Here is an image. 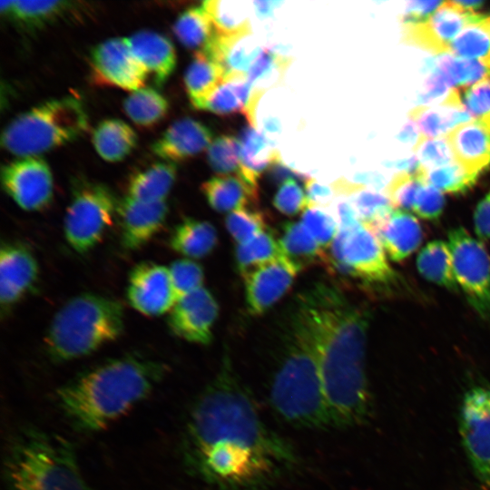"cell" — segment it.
<instances>
[{
  "label": "cell",
  "mask_w": 490,
  "mask_h": 490,
  "mask_svg": "<svg viewBox=\"0 0 490 490\" xmlns=\"http://www.w3.org/2000/svg\"><path fill=\"white\" fill-rule=\"evenodd\" d=\"M168 270L177 300L202 288L204 274L198 262L191 259L177 260Z\"/></svg>",
  "instance_id": "obj_47"
},
{
  "label": "cell",
  "mask_w": 490,
  "mask_h": 490,
  "mask_svg": "<svg viewBox=\"0 0 490 490\" xmlns=\"http://www.w3.org/2000/svg\"><path fill=\"white\" fill-rule=\"evenodd\" d=\"M173 34L186 48L202 51L212 40L215 30L211 19L203 6H191L176 19Z\"/></svg>",
  "instance_id": "obj_35"
},
{
  "label": "cell",
  "mask_w": 490,
  "mask_h": 490,
  "mask_svg": "<svg viewBox=\"0 0 490 490\" xmlns=\"http://www.w3.org/2000/svg\"><path fill=\"white\" fill-rule=\"evenodd\" d=\"M123 327V307L119 300L82 293L54 314L45 336L46 350L56 362L80 358L116 340Z\"/></svg>",
  "instance_id": "obj_6"
},
{
  "label": "cell",
  "mask_w": 490,
  "mask_h": 490,
  "mask_svg": "<svg viewBox=\"0 0 490 490\" xmlns=\"http://www.w3.org/2000/svg\"><path fill=\"white\" fill-rule=\"evenodd\" d=\"M65 1H3V15L27 27H38L58 17L69 8Z\"/></svg>",
  "instance_id": "obj_38"
},
{
  "label": "cell",
  "mask_w": 490,
  "mask_h": 490,
  "mask_svg": "<svg viewBox=\"0 0 490 490\" xmlns=\"http://www.w3.org/2000/svg\"><path fill=\"white\" fill-rule=\"evenodd\" d=\"M269 173L271 181L281 184L290 179L300 180L303 181L304 183L309 179V177L305 174L296 172L285 165L280 158L270 167Z\"/></svg>",
  "instance_id": "obj_57"
},
{
  "label": "cell",
  "mask_w": 490,
  "mask_h": 490,
  "mask_svg": "<svg viewBox=\"0 0 490 490\" xmlns=\"http://www.w3.org/2000/svg\"><path fill=\"white\" fill-rule=\"evenodd\" d=\"M477 176L467 172L456 162L445 166L425 171L426 181L442 192L459 194L470 190Z\"/></svg>",
  "instance_id": "obj_44"
},
{
  "label": "cell",
  "mask_w": 490,
  "mask_h": 490,
  "mask_svg": "<svg viewBox=\"0 0 490 490\" xmlns=\"http://www.w3.org/2000/svg\"><path fill=\"white\" fill-rule=\"evenodd\" d=\"M213 138L202 122L181 118L172 122L152 145V152L165 162H174L192 157L208 149Z\"/></svg>",
  "instance_id": "obj_20"
},
{
  "label": "cell",
  "mask_w": 490,
  "mask_h": 490,
  "mask_svg": "<svg viewBox=\"0 0 490 490\" xmlns=\"http://www.w3.org/2000/svg\"><path fill=\"white\" fill-rule=\"evenodd\" d=\"M87 129L88 116L82 102L64 96L15 117L2 132L1 145L20 158L38 157L79 138Z\"/></svg>",
  "instance_id": "obj_7"
},
{
  "label": "cell",
  "mask_w": 490,
  "mask_h": 490,
  "mask_svg": "<svg viewBox=\"0 0 490 490\" xmlns=\"http://www.w3.org/2000/svg\"><path fill=\"white\" fill-rule=\"evenodd\" d=\"M270 402L276 414L291 426L332 427L317 357L295 314L287 349L270 386Z\"/></svg>",
  "instance_id": "obj_5"
},
{
  "label": "cell",
  "mask_w": 490,
  "mask_h": 490,
  "mask_svg": "<svg viewBox=\"0 0 490 490\" xmlns=\"http://www.w3.org/2000/svg\"><path fill=\"white\" fill-rule=\"evenodd\" d=\"M167 213L165 201L145 202L127 195L120 199L116 218L122 248L135 250L148 243L162 228Z\"/></svg>",
  "instance_id": "obj_19"
},
{
  "label": "cell",
  "mask_w": 490,
  "mask_h": 490,
  "mask_svg": "<svg viewBox=\"0 0 490 490\" xmlns=\"http://www.w3.org/2000/svg\"><path fill=\"white\" fill-rule=\"evenodd\" d=\"M461 442L473 473L490 490V386L474 385L463 395L458 414Z\"/></svg>",
  "instance_id": "obj_10"
},
{
  "label": "cell",
  "mask_w": 490,
  "mask_h": 490,
  "mask_svg": "<svg viewBox=\"0 0 490 490\" xmlns=\"http://www.w3.org/2000/svg\"><path fill=\"white\" fill-rule=\"evenodd\" d=\"M280 4L281 2L278 1H254L253 8L257 16L263 19L271 16L276 7Z\"/></svg>",
  "instance_id": "obj_59"
},
{
  "label": "cell",
  "mask_w": 490,
  "mask_h": 490,
  "mask_svg": "<svg viewBox=\"0 0 490 490\" xmlns=\"http://www.w3.org/2000/svg\"><path fill=\"white\" fill-rule=\"evenodd\" d=\"M459 91L462 103L471 118L490 130V79Z\"/></svg>",
  "instance_id": "obj_49"
},
{
  "label": "cell",
  "mask_w": 490,
  "mask_h": 490,
  "mask_svg": "<svg viewBox=\"0 0 490 490\" xmlns=\"http://www.w3.org/2000/svg\"><path fill=\"white\" fill-rule=\"evenodd\" d=\"M224 80V70L214 59L203 51L195 52L184 74L185 90L193 107L202 110Z\"/></svg>",
  "instance_id": "obj_28"
},
{
  "label": "cell",
  "mask_w": 490,
  "mask_h": 490,
  "mask_svg": "<svg viewBox=\"0 0 490 490\" xmlns=\"http://www.w3.org/2000/svg\"><path fill=\"white\" fill-rule=\"evenodd\" d=\"M447 54L466 59L490 58V15L466 26L452 41Z\"/></svg>",
  "instance_id": "obj_41"
},
{
  "label": "cell",
  "mask_w": 490,
  "mask_h": 490,
  "mask_svg": "<svg viewBox=\"0 0 490 490\" xmlns=\"http://www.w3.org/2000/svg\"><path fill=\"white\" fill-rule=\"evenodd\" d=\"M281 256L279 241L268 230L248 241L239 243L235 249V260L243 277L250 270L279 259Z\"/></svg>",
  "instance_id": "obj_40"
},
{
  "label": "cell",
  "mask_w": 490,
  "mask_h": 490,
  "mask_svg": "<svg viewBox=\"0 0 490 490\" xmlns=\"http://www.w3.org/2000/svg\"><path fill=\"white\" fill-rule=\"evenodd\" d=\"M415 156L425 171L447 165L455 162L446 137H419L413 146Z\"/></svg>",
  "instance_id": "obj_48"
},
{
  "label": "cell",
  "mask_w": 490,
  "mask_h": 490,
  "mask_svg": "<svg viewBox=\"0 0 490 490\" xmlns=\"http://www.w3.org/2000/svg\"><path fill=\"white\" fill-rule=\"evenodd\" d=\"M187 470L219 490H265L297 465L270 430L227 354L193 404L181 439Z\"/></svg>",
  "instance_id": "obj_1"
},
{
  "label": "cell",
  "mask_w": 490,
  "mask_h": 490,
  "mask_svg": "<svg viewBox=\"0 0 490 490\" xmlns=\"http://www.w3.org/2000/svg\"><path fill=\"white\" fill-rule=\"evenodd\" d=\"M299 271L282 256L243 276L249 312L258 316L272 307L290 288Z\"/></svg>",
  "instance_id": "obj_18"
},
{
  "label": "cell",
  "mask_w": 490,
  "mask_h": 490,
  "mask_svg": "<svg viewBox=\"0 0 490 490\" xmlns=\"http://www.w3.org/2000/svg\"><path fill=\"white\" fill-rule=\"evenodd\" d=\"M475 231L481 240H490V191L478 202L474 213Z\"/></svg>",
  "instance_id": "obj_56"
},
{
  "label": "cell",
  "mask_w": 490,
  "mask_h": 490,
  "mask_svg": "<svg viewBox=\"0 0 490 490\" xmlns=\"http://www.w3.org/2000/svg\"><path fill=\"white\" fill-rule=\"evenodd\" d=\"M378 239L386 254L399 262L420 245L423 231L417 219L406 211L394 209L382 220L368 227Z\"/></svg>",
  "instance_id": "obj_21"
},
{
  "label": "cell",
  "mask_w": 490,
  "mask_h": 490,
  "mask_svg": "<svg viewBox=\"0 0 490 490\" xmlns=\"http://www.w3.org/2000/svg\"><path fill=\"white\" fill-rule=\"evenodd\" d=\"M218 234L215 227L206 221L186 218L172 230L169 245L187 259H201L216 248Z\"/></svg>",
  "instance_id": "obj_27"
},
{
  "label": "cell",
  "mask_w": 490,
  "mask_h": 490,
  "mask_svg": "<svg viewBox=\"0 0 490 490\" xmlns=\"http://www.w3.org/2000/svg\"><path fill=\"white\" fill-rule=\"evenodd\" d=\"M169 103L155 89L142 87L131 93L123 102V110L136 124L152 126L160 122L167 113Z\"/></svg>",
  "instance_id": "obj_39"
},
{
  "label": "cell",
  "mask_w": 490,
  "mask_h": 490,
  "mask_svg": "<svg viewBox=\"0 0 490 490\" xmlns=\"http://www.w3.org/2000/svg\"><path fill=\"white\" fill-rule=\"evenodd\" d=\"M3 466L7 490H90L72 442L36 426L13 435Z\"/></svg>",
  "instance_id": "obj_4"
},
{
  "label": "cell",
  "mask_w": 490,
  "mask_h": 490,
  "mask_svg": "<svg viewBox=\"0 0 490 490\" xmlns=\"http://www.w3.org/2000/svg\"><path fill=\"white\" fill-rule=\"evenodd\" d=\"M425 170L414 172H399L385 187V193L395 209L412 211L416 196L426 183Z\"/></svg>",
  "instance_id": "obj_42"
},
{
  "label": "cell",
  "mask_w": 490,
  "mask_h": 490,
  "mask_svg": "<svg viewBox=\"0 0 490 490\" xmlns=\"http://www.w3.org/2000/svg\"><path fill=\"white\" fill-rule=\"evenodd\" d=\"M444 206L442 191L426 182L416 196L412 211L423 219L434 220L442 214Z\"/></svg>",
  "instance_id": "obj_52"
},
{
  "label": "cell",
  "mask_w": 490,
  "mask_h": 490,
  "mask_svg": "<svg viewBox=\"0 0 490 490\" xmlns=\"http://www.w3.org/2000/svg\"><path fill=\"white\" fill-rule=\"evenodd\" d=\"M118 201L103 183L81 181L74 186L64 232L74 251L85 254L101 241L116 217Z\"/></svg>",
  "instance_id": "obj_9"
},
{
  "label": "cell",
  "mask_w": 490,
  "mask_h": 490,
  "mask_svg": "<svg viewBox=\"0 0 490 490\" xmlns=\"http://www.w3.org/2000/svg\"><path fill=\"white\" fill-rule=\"evenodd\" d=\"M420 134L427 138L444 137L457 125L473 120L465 109L460 91L452 88L440 103L419 104L408 112Z\"/></svg>",
  "instance_id": "obj_23"
},
{
  "label": "cell",
  "mask_w": 490,
  "mask_h": 490,
  "mask_svg": "<svg viewBox=\"0 0 490 490\" xmlns=\"http://www.w3.org/2000/svg\"><path fill=\"white\" fill-rule=\"evenodd\" d=\"M219 306L212 294L201 288L178 299L169 311L168 326L177 337L196 344L208 345Z\"/></svg>",
  "instance_id": "obj_16"
},
{
  "label": "cell",
  "mask_w": 490,
  "mask_h": 490,
  "mask_svg": "<svg viewBox=\"0 0 490 490\" xmlns=\"http://www.w3.org/2000/svg\"><path fill=\"white\" fill-rule=\"evenodd\" d=\"M274 207L281 213L293 216L309 208L306 191L295 179L280 184L273 199Z\"/></svg>",
  "instance_id": "obj_51"
},
{
  "label": "cell",
  "mask_w": 490,
  "mask_h": 490,
  "mask_svg": "<svg viewBox=\"0 0 490 490\" xmlns=\"http://www.w3.org/2000/svg\"><path fill=\"white\" fill-rule=\"evenodd\" d=\"M201 191L209 205L219 212L245 209L259 201L258 186L239 174L212 177L202 183Z\"/></svg>",
  "instance_id": "obj_25"
},
{
  "label": "cell",
  "mask_w": 490,
  "mask_h": 490,
  "mask_svg": "<svg viewBox=\"0 0 490 490\" xmlns=\"http://www.w3.org/2000/svg\"><path fill=\"white\" fill-rule=\"evenodd\" d=\"M336 218L339 229L350 228L362 222L349 201H341L337 203Z\"/></svg>",
  "instance_id": "obj_58"
},
{
  "label": "cell",
  "mask_w": 490,
  "mask_h": 490,
  "mask_svg": "<svg viewBox=\"0 0 490 490\" xmlns=\"http://www.w3.org/2000/svg\"><path fill=\"white\" fill-rule=\"evenodd\" d=\"M305 191L309 200V208L327 207L334 200L335 190L333 187L323 185L309 178L305 182Z\"/></svg>",
  "instance_id": "obj_55"
},
{
  "label": "cell",
  "mask_w": 490,
  "mask_h": 490,
  "mask_svg": "<svg viewBox=\"0 0 490 490\" xmlns=\"http://www.w3.org/2000/svg\"><path fill=\"white\" fill-rule=\"evenodd\" d=\"M280 252L299 271L317 261L323 262L326 250L314 240L302 222H287L278 240Z\"/></svg>",
  "instance_id": "obj_32"
},
{
  "label": "cell",
  "mask_w": 490,
  "mask_h": 490,
  "mask_svg": "<svg viewBox=\"0 0 490 490\" xmlns=\"http://www.w3.org/2000/svg\"><path fill=\"white\" fill-rule=\"evenodd\" d=\"M240 146V172L250 184L257 186L258 180L264 171L279 160V154L269 139L255 127L244 128L239 139Z\"/></svg>",
  "instance_id": "obj_29"
},
{
  "label": "cell",
  "mask_w": 490,
  "mask_h": 490,
  "mask_svg": "<svg viewBox=\"0 0 490 490\" xmlns=\"http://www.w3.org/2000/svg\"><path fill=\"white\" fill-rule=\"evenodd\" d=\"M167 374L163 362L128 355L96 366L60 387L58 407L80 433L102 431L146 398Z\"/></svg>",
  "instance_id": "obj_3"
},
{
  "label": "cell",
  "mask_w": 490,
  "mask_h": 490,
  "mask_svg": "<svg viewBox=\"0 0 490 490\" xmlns=\"http://www.w3.org/2000/svg\"><path fill=\"white\" fill-rule=\"evenodd\" d=\"M289 62V58L261 47L246 75L257 103L269 87L282 80Z\"/></svg>",
  "instance_id": "obj_37"
},
{
  "label": "cell",
  "mask_w": 490,
  "mask_h": 490,
  "mask_svg": "<svg viewBox=\"0 0 490 490\" xmlns=\"http://www.w3.org/2000/svg\"><path fill=\"white\" fill-rule=\"evenodd\" d=\"M452 3L465 12L475 13V11L481 8L485 2L482 0H454Z\"/></svg>",
  "instance_id": "obj_61"
},
{
  "label": "cell",
  "mask_w": 490,
  "mask_h": 490,
  "mask_svg": "<svg viewBox=\"0 0 490 490\" xmlns=\"http://www.w3.org/2000/svg\"><path fill=\"white\" fill-rule=\"evenodd\" d=\"M430 59L452 88L463 89L490 79V58L466 59L444 54Z\"/></svg>",
  "instance_id": "obj_34"
},
{
  "label": "cell",
  "mask_w": 490,
  "mask_h": 490,
  "mask_svg": "<svg viewBox=\"0 0 490 490\" xmlns=\"http://www.w3.org/2000/svg\"><path fill=\"white\" fill-rule=\"evenodd\" d=\"M483 16V14L465 12L452 1H446L428 19L401 24V42L436 55L447 54L456 36Z\"/></svg>",
  "instance_id": "obj_13"
},
{
  "label": "cell",
  "mask_w": 490,
  "mask_h": 490,
  "mask_svg": "<svg viewBox=\"0 0 490 490\" xmlns=\"http://www.w3.org/2000/svg\"><path fill=\"white\" fill-rule=\"evenodd\" d=\"M258 103L246 76L225 79L211 93L202 107L219 115L241 113L255 127V112Z\"/></svg>",
  "instance_id": "obj_26"
},
{
  "label": "cell",
  "mask_w": 490,
  "mask_h": 490,
  "mask_svg": "<svg viewBox=\"0 0 490 490\" xmlns=\"http://www.w3.org/2000/svg\"><path fill=\"white\" fill-rule=\"evenodd\" d=\"M348 197L360 220L368 227L374 225L395 209L386 193L382 194L367 187Z\"/></svg>",
  "instance_id": "obj_45"
},
{
  "label": "cell",
  "mask_w": 490,
  "mask_h": 490,
  "mask_svg": "<svg viewBox=\"0 0 490 490\" xmlns=\"http://www.w3.org/2000/svg\"><path fill=\"white\" fill-rule=\"evenodd\" d=\"M92 142L98 155L106 162H117L127 157L137 142L133 129L119 119H106L97 124Z\"/></svg>",
  "instance_id": "obj_31"
},
{
  "label": "cell",
  "mask_w": 490,
  "mask_h": 490,
  "mask_svg": "<svg viewBox=\"0 0 490 490\" xmlns=\"http://www.w3.org/2000/svg\"><path fill=\"white\" fill-rule=\"evenodd\" d=\"M6 194L26 211L47 207L53 198V178L47 163L39 156L20 158L1 170Z\"/></svg>",
  "instance_id": "obj_12"
},
{
  "label": "cell",
  "mask_w": 490,
  "mask_h": 490,
  "mask_svg": "<svg viewBox=\"0 0 490 490\" xmlns=\"http://www.w3.org/2000/svg\"><path fill=\"white\" fill-rule=\"evenodd\" d=\"M225 225L239 244L266 230L267 217L261 211L245 208L230 212L225 219Z\"/></svg>",
  "instance_id": "obj_46"
},
{
  "label": "cell",
  "mask_w": 490,
  "mask_h": 490,
  "mask_svg": "<svg viewBox=\"0 0 490 490\" xmlns=\"http://www.w3.org/2000/svg\"><path fill=\"white\" fill-rule=\"evenodd\" d=\"M458 287L483 318L490 315V256L484 244L463 227L448 232Z\"/></svg>",
  "instance_id": "obj_11"
},
{
  "label": "cell",
  "mask_w": 490,
  "mask_h": 490,
  "mask_svg": "<svg viewBox=\"0 0 490 490\" xmlns=\"http://www.w3.org/2000/svg\"><path fill=\"white\" fill-rule=\"evenodd\" d=\"M90 62L95 78L103 83L131 92L144 87L148 74L126 38L113 37L98 44L91 52Z\"/></svg>",
  "instance_id": "obj_14"
},
{
  "label": "cell",
  "mask_w": 490,
  "mask_h": 490,
  "mask_svg": "<svg viewBox=\"0 0 490 490\" xmlns=\"http://www.w3.org/2000/svg\"><path fill=\"white\" fill-rule=\"evenodd\" d=\"M301 222L325 250L330 247L339 231L335 217L319 208L310 207L305 210Z\"/></svg>",
  "instance_id": "obj_50"
},
{
  "label": "cell",
  "mask_w": 490,
  "mask_h": 490,
  "mask_svg": "<svg viewBox=\"0 0 490 490\" xmlns=\"http://www.w3.org/2000/svg\"><path fill=\"white\" fill-rule=\"evenodd\" d=\"M443 4L442 1H410L400 15V24L421 23L428 19Z\"/></svg>",
  "instance_id": "obj_54"
},
{
  "label": "cell",
  "mask_w": 490,
  "mask_h": 490,
  "mask_svg": "<svg viewBox=\"0 0 490 490\" xmlns=\"http://www.w3.org/2000/svg\"><path fill=\"white\" fill-rule=\"evenodd\" d=\"M455 162L477 176L490 165V130L475 120L461 123L446 134Z\"/></svg>",
  "instance_id": "obj_22"
},
{
  "label": "cell",
  "mask_w": 490,
  "mask_h": 490,
  "mask_svg": "<svg viewBox=\"0 0 490 490\" xmlns=\"http://www.w3.org/2000/svg\"><path fill=\"white\" fill-rule=\"evenodd\" d=\"M295 316L314 348L332 427L365 424L373 410L365 368L368 313L320 283L299 297Z\"/></svg>",
  "instance_id": "obj_2"
},
{
  "label": "cell",
  "mask_w": 490,
  "mask_h": 490,
  "mask_svg": "<svg viewBox=\"0 0 490 490\" xmlns=\"http://www.w3.org/2000/svg\"><path fill=\"white\" fill-rule=\"evenodd\" d=\"M424 69L429 74L426 78L424 91L418 95L417 101L427 103L436 101L444 95L446 96L447 94L445 93L448 89H452V87L444 74L433 65L430 58L426 61Z\"/></svg>",
  "instance_id": "obj_53"
},
{
  "label": "cell",
  "mask_w": 490,
  "mask_h": 490,
  "mask_svg": "<svg viewBox=\"0 0 490 490\" xmlns=\"http://www.w3.org/2000/svg\"><path fill=\"white\" fill-rule=\"evenodd\" d=\"M322 264L336 275L368 284L386 285L397 279L381 243L363 222L339 229Z\"/></svg>",
  "instance_id": "obj_8"
},
{
  "label": "cell",
  "mask_w": 490,
  "mask_h": 490,
  "mask_svg": "<svg viewBox=\"0 0 490 490\" xmlns=\"http://www.w3.org/2000/svg\"><path fill=\"white\" fill-rule=\"evenodd\" d=\"M243 2L208 0L202 3L215 33L223 37L251 34L250 22Z\"/></svg>",
  "instance_id": "obj_36"
},
{
  "label": "cell",
  "mask_w": 490,
  "mask_h": 490,
  "mask_svg": "<svg viewBox=\"0 0 490 490\" xmlns=\"http://www.w3.org/2000/svg\"><path fill=\"white\" fill-rule=\"evenodd\" d=\"M176 174L174 162H156L131 176L127 185V196L145 202L165 201Z\"/></svg>",
  "instance_id": "obj_30"
},
{
  "label": "cell",
  "mask_w": 490,
  "mask_h": 490,
  "mask_svg": "<svg viewBox=\"0 0 490 490\" xmlns=\"http://www.w3.org/2000/svg\"><path fill=\"white\" fill-rule=\"evenodd\" d=\"M416 268L426 280L450 290L458 289L447 242L435 240L424 246L417 255Z\"/></svg>",
  "instance_id": "obj_33"
},
{
  "label": "cell",
  "mask_w": 490,
  "mask_h": 490,
  "mask_svg": "<svg viewBox=\"0 0 490 490\" xmlns=\"http://www.w3.org/2000/svg\"><path fill=\"white\" fill-rule=\"evenodd\" d=\"M420 136H417L416 125L415 123H408L400 132L399 140L404 142H411L415 145Z\"/></svg>",
  "instance_id": "obj_60"
},
{
  "label": "cell",
  "mask_w": 490,
  "mask_h": 490,
  "mask_svg": "<svg viewBox=\"0 0 490 490\" xmlns=\"http://www.w3.org/2000/svg\"><path fill=\"white\" fill-rule=\"evenodd\" d=\"M39 267L24 245L3 242L0 250V305L2 315L29 292L36 283Z\"/></svg>",
  "instance_id": "obj_17"
},
{
  "label": "cell",
  "mask_w": 490,
  "mask_h": 490,
  "mask_svg": "<svg viewBox=\"0 0 490 490\" xmlns=\"http://www.w3.org/2000/svg\"><path fill=\"white\" fill-rule=\"evenodd\" d=\"M207 160L211 169L220 175L240 172V142L231 135L223 134L214 139L207 149Z\"/></svg>",
  "instance_id": "obj_43"
},
{
  "label": "cell",
  "mask_w": 490,
  "mask_h": 490,
  "mask_svg": "<svg viewBox=\"0 0 490 490\" xmlns=\"http://www.w3.org/2000/svg\"><path fill=\"white\" fill-rule=\"evenodd\" d=\"M126 39L134 57L147 74L153 75L155 83L163 84L176 65V53L170 39L150 30L136 32Z\"/></svg>",
  "instance_id": "obj_24"
},
{
  "label": "cell",
  "mask_w": 490,
  "mask_h": 490,
  "mask_svg": "<svg viewBox=\"0 0 490 490\" xmlns=\"http://www.w3.org/2000/svg\"><path fill=\"white\" fill-rule=\"evenodd\" d=\"M126 296L135 310L149 317L170 311L177 301L168 268L152 261L132 269Z\"/></svg>",
  "instance_id": "obj_15"
}]
</instances>
